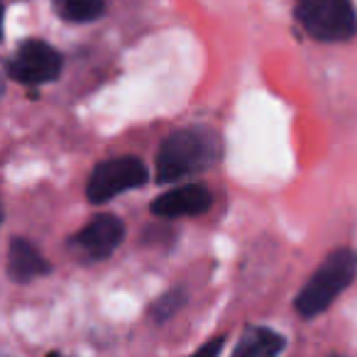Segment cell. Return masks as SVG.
<instances>
[{
	"label": "cell",
	"instance_id": "6da1fadb",
	"mask_svg": "<svg viewBox=\"0 0 357 357\" xmlns=\"http://www.w3.org/2000/svg\"><path fill=\"white\" fill-rule=\"evenodd\" d=\"M220 159V139L211 130L184 128L172 132L157 152V181L172 184L191 174L215 167Z\"/></svg>",
	"mask_w": 357,
	"mask_h": 357
},
{
	"label": "cell",
	"instance_id": "7a4b0ae2",
	"mask_svg": "<svg viewBox=\"0 0 357 357\" xmlns=\"http://www.w3.org/2000/svg\"><path fill=\"white\" fill-rule=\"evenodd\" d=\"M357 277V252L355 250H335L326 257V262L313 272L306 287L296 296V311L303 318H313L323 313L337 294H342Z\"/></svg>",
	"mask_w": 357,
	"mask_h": 357
},
{
	"label": "cell",
	"instance_id": "3957f363",
	"mask_svg": "<svg viewBox=\"0 0 357 357\" xmlns=\"http://www.w3.org/2000/svg\"><path fill=\"white\" fill-rule=\"evenodd\" d=\"M296 20L318 42H347L357 35L352 0H298Z\"/></svg>",
	"mask_w": 357,
	"mask_h": 357
},
{
	"label": "cell",
	"instance_id": "277c9868",
	"mask_svg": "<svg viewBox=\"0 0 357 357\" xmlns=\"http://www.w3.org/2000/svg\"><path fill=\"white\" fill-rule=\"evenodd\" d=\"M149 172L142 159L137 157H115L105 159L91 172L86 196L91 204H105L125 191L142 189L147 184Z\"/></svg>",
	"mask_w": 357,
	"mask_h": 357
},
{
	"label": "cell",
	"instance_id": "5b68a950",
	"mask_svg": "<svg viewBox=\"0 0 357 357\" xmlns=\"http://www.w3.org/2000/svg\"><path fill=\"white\" fill-rule=\"evenodd\" d=\"M64 59L52 45L42 40H27L8 59V74L25 86H42L59 79Z\"/></svg>",
	"mask_w": 357,
	"mask_h": 357
},
{
	"label": "cell",
	"instance_id": "8992f818",
	"mask_svg": "<svg viewBox=\"0 0 357 357\" xmlns=\"http://www.w3.org/2000/svg\"><path fill=\"white\" fill-rule=\"evenodd\" d=\"M123 238H125L123 220L113 213H103V215H96L84 230H79L69 240V250L81 262H100V259L110 257L120 248Z\"/></svg>",
	"mask_w": 357,
	"mask_h": 357
},
{
	"label": "cell",
	"instance_id": "52a82bcc",
	"mask_svg": "<svg viewBox=\"0 0 357 357\" xmlns=\"http://www.w3.org/2000/svg\"><path fill=\"white\" fill-rule=\"evenodd\" d=\"M213 196L206 186L189 184L178 186L152 201V213L157 218H184V215H201L211 208Z\"/></svg>",
	"mask_w": 357,
	"mask_h": 357
},
{
	"label": "cell",
	"instance_id": "ba28073f",
	"mask_svg": "<svg viewBox=\"0 0 357 357\" xmlns=\"http://www.w3.org/2000/svg\"><path fill=\"white\" fill-rule=\"evenodd\" d=\"M52 272V264L40 252V248L25 238H13L10 250H8V274L13 282L27 284L32 279H40Z\"/></svg>",
	"mask_w": 357,
	"mask_h": 357
},
{
	"label": "cell",
	"instance_id": "9c48e42d",
	"mask_svg": "<svg viewBox=\"0 0 357 357\" xmlns=\"http://www.w3.org/2000/svg\"><path fill=\"white\" fill-rule=\"evenodd\" d=\"M287 345L284 335L264 326H252L243 333L233 350V357H279Z\"/></svg>",
	"mask_w": 357,
	"mask_h": 357
},
{
	"label": "cell",
	"instance_id": "30bf717a",
	"mask_svg": "<svg viewBox=\"0 0 357 357\" xmlns=\"http://www.w3.org/2000/svg\"><path fill=\"white\" fill-rule=\"evenodd\" d=\"M52 6L61 20L76 25L93 22L105 13V0H52Z\"/></svg>",
	"mask_w": 357,
	"mask_h": 357
},
{
	"label": "cell",
	"instance_id": "8fae6325",
	"mask_svg": "<svg viewBox=\"0 0 357 357\" xmlns=\"http://www.w3.org/2000/svg\"><path fill=\"white\" fill-rule=\"evenodd\" d=\"M184 303H186V291H184V289H169L167 294H162V296L152 303L149 313H152V318L157 323H164V321H169L174 313L181 311V308H184Z\"/></svg>",
	"mask_w": 357,
	"mask_h": 357
},
{
	"label": "cell",
	"instance_id": "7c38bea8",
	"mask_svg": "<svg viewBox=\"0 0 357 357\" xmlns=\"http://www.w3.org/2000/svg\"><path fill=\"white\" fill-rule=\"evenodd\" d=\"M223 345H225V337H213V340H208L204 347H199V350L194 352V355L189 357H218L220 352H223Z\"/></svg>",
	"mask_w": 357,
	"mask_h": 357
},
{
	"label": "cell",
	"instance_id": "4fadbf2b",
	"mask_svg": "<svg viewBox=\"0 0 357 357\" xmlns=\"http://www.w3.org/2000/svg\"><path fill=\"white\" fill-rule=\"evenodd\" d=\"M3 15H6V10H3V3H0V37H3Z\"/></svg>",
	"mask_w": 357,
	"mask_h": 357
},
{
	"label": "cell",
	"instance_id": "5bb4252c",
	"mask_svg": "<svg viewBox=\"0 0 357 357\" xmlns=\"http://www.w3.org/2000/svg\"><path fill=\"white\" fill-rule=\"evenodd\" d=\"M3 93H6V81H3V76H0V100H3Z\"/></svg>",
	"mask_w": 357,
	"mask_h": 357
},
{
	"label": "cell",
	"instance_id": "9a60e30c",
	"mask_svg": "<svg viewBox=\"0 0 357 357\" xmlns=\"http://www.w3.org/2000/svg\"><path fill=\"white\" fill-rule=\"evenodd\" d=\"M0 225H3V204H0Z\"/></svg>",
	"mask_w": 357,
	"mask_h": 357
},
{
	"label": "cell",
	"instance_id": "2e32d148",
	"mask_svg": "<svg viewBox=\"0 0 357 357\" xmlns=\"http://www.w3.org/2000/svg\"><path fill=\"white\" fill-rule=\"evenodd\" d=\"M0 357H10V355H3V352H0Z\"/></svg>",
	"mask_w": 357,
	"mask_h": 357
},
{
	"label": "cell",
	"instance_id": "e0dca14e",
	"mask_svg": "<svg viewBox=\"0 0 357 357\" xmlns=\"http://www.w3.org/2000/svg\"><path fill=\"white\" fill-rule=\"evenodd\" d=\"M333 357H337V355H333Z\"/></svg>",
	"mask_w": 357,
	"mask_h": 357
}]
</instances>
